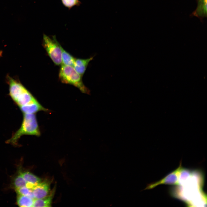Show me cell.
<instances>
[{
	"mask_svg": "<svg viewBox=\"0 0 207 207\" xmlns=\"http://www.w3.org/2000/svg\"><path fill=\"white\" fill-rule=\"evenodd\" d=\"M24 179L26 182V186L32 189L33 186L41 182V179L29 172H20Z\"/></svg>",
	"mask_w": 207,
	"mask_h": 207,
	"instance_id": "cell-9",
	"label": "cell"
},
{
	"mask_svg": "<svg viewBox=\"0 0 207 207\" xmlns=\"http://www.w3.org/2000/svg\"><path fill=\"white\" fill-rule=\"evenodd\" d=\"M52 197L53 195H50L43 198L34 199L32 207H50Z\"/></svg>",
	"mask_w": 207,
	"mask_h": 207,
	"instance_id": "cell-10",
	"label": "cell"
},
{
	"mask_svg": "<svg viewBox=\"0 0 207 207\" xmlns=\"http://www.w3.org/2000/svg\"><path fill=\"white\" fill-rule=\"evenodd\" d=\"M19 108L23 114H35L41 111H48L47 109L44 108L38 101L32 104L21 106Z\"/></svg>",
	"mask_w": 207,
	"mask_h": 207,
	"instance_id": "cell-8",
	"label": "cell"
},
{
	"mask_svg": "<svg viewBox=\"0 0 207 207\" xmlns=\"http://www.w3.org/2000/svg\"><path fill=\"white\" fill-rule=\"evenodd\" d=\"M94 56L82 59L75 58L73 67L82 77L84 74L89 62L92 60Z\"/></svg>",
	"mask_w": 207,
	"mask_h": 207,
	"instance_id": "cell-7",
	"label": "cell"
},
{
	"mask_svg": "<svg viewBox=\"0 0 207 207\" xmlns=\"http://www.w3.org/2000/svg\"><path fill=\"white\" fill-rule=\"evenodd\" d=\"M26 182L23 178L20 172L14 178L13 182V185L16 189L20 187L26 186Z\"/></svg>",
	"mask_w": 207,
	"mask_h": 207,
	"instance_id": "cell-13",
	"label": "cell"
},
{
	"mask_svg": "<svg viewBox=\"0 0 207 207\" xmlns=\"http://www.w3.org/2000/svg\"><path fill=\"white\" fill-rule=\"evenodd\" d=\"M58 77L59 80L62 83L73 85L83 93L90 94L89 90L83 82L82 77L73 66L62 64L60 68Z\"/></svg>",
	"mask_w": 207,
	"mask_h": 207,
	"instance_id": "cell-3",
	"label": "cell"
},
{
	"mask_svg": "<svg viewBox=\"0 0 207 207\" xmlns=\"http://www.w3.org/2000/svg\"><path fill=\"white\" fill-rule=\"evenodd\" d=\"M6 79L9 86V95L19 108L38 102L31 93L19 81L9 75L7 76Z\"/></svg>",
	"mask_w": 207,
	"mask_h": 207,
	"instance_id": "cell-1",
	"label": "cell"
},
{
	"mask_svg": "<svg viewBox=\"0 0 207 207\" xmlns=\"http://www.w3.org/2000/svg\"><path fill=\"white\" fill-rule=\"evenodd\" d=\"M42 46L53 63L57 66L62 65L61 46L55 35L51 37L43 34Z\"/></svg>",
	"mask_w": 207,
	"mask_h": 207,
	"instance_id": "cell-4",
	"label": "cell"
},
{
	"mask_svg": "<svg viewBox=\"0 0 207 207\" xmlns=\"http://www.w3.org/2000/svg\"><path fill=\"white\" fill-rule=\"evenodd\" d=\"M34 199L29 197L18 195L17 197V203L20 207H32L33 206Z\"/></svg>",
	"mask_w": 207,
	"mask_h": 207,
	"instance_id": "cell-12",
	"label": "cell"
},
{
	"mask_svg": "<svg viewBox=\"0 0 207 207\" xmlns=\"http://www.w3.org/2000/svg\"><path fill=\"white\" fill-rule=\"evenodd\" d=\"M197 3L196 9L192 12L190 16H195L199 18L202 22L203 19L207 17V0H196Z\"/></svg>",
	"mask_w": 207,
	"mask_h": 207,
	"instance_id": "cell-6",
	"label": "cell"
},
{
	"mask_svg": "<svg viewBox=\"0 0 207 207\" xmlns=\"http://www.w3.org/2000/svg\"><path fill=\"white\" fill-rule=\"evenodd\" d=\"M3 54V51H0V57L2 56Z\"/></svg>",
	"mask_w": 207,
	"mask_h": 207,
	"instance_id": "cell-16",
	"label": "cell"
},
{
	"mask_svg": "<svg viewBox=\"0 0 207 207\" xmlns=\"http://www.w3.org/2000/svg\"><path fill=\"white\" fill-rule=\"evenodd\" d=\"M28 135L39 136L41 133L34 114H23V119L20 128L6 141L7 143L16 145L20 137Z\"/></svg>",
	"mask_w": 207,
	"mask_h": 207,
	"instance_id": "cell-2",
	"label": "cell"
},
{
	"mask_svg": "<svg viewBox=\"0 0 207 207\" xmlns=\"http://www.w3.org/2000/svg\"><path fill=\"white\" fill-rule=\"evenodd\" d=\"M63 5L69 10L74 7L80 6L81 2L80 0H60Z\"/></svg>",
	"mask_w": 207,
	"mask_h": 207,
	"instance_id": "cell-15",
	"label": "cell"
},
{
	"mask_svg": "<svg viewBox=\"0 0 207 207\" xmlns=\"http://www.w3.org/2000/svg\"><path fill=\"white\" fill-rule=\"evenodd\" d=\"M16 190L18 195L26 196L33 199H34L32 190L26 186L16 189Z\"/></svg>",
	"mask_w": 207,
	"mask_h": 207,
	"instance_id": "cell-14",
	"label": "cell"
},
{
	"mask_svg": "<svg viewBox=\"0 0 207 207\" xmlns=\"http://www.w3.org/2000/svg\"><path fill=\"white\" fill-rule=\"evenodd\" d=\"M49 189L50 184L46 181L41 182L32 189L34 199L41 198L48 196Z\"/></svg>",
	"mask_w": 207,
	"mask_h": 207,
	"instance_id": "cell-5",
	"label": "cell"
},
{
	"mask_svg": "<svg viewBox=\"0 0 207 207\" xmlns=\"http://www.w3.org/2000/svg\"><path fill=\"white\" fill-rule=\"evenodd\" d=\"M62 64L73 66L75 58L61 47Z\"/></svg>",
	"mask_w": 207,
	"mask_h": 207,
	"instance_id": "cell-11",
	"label": "cell"
}]
</instances>
